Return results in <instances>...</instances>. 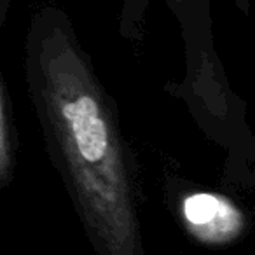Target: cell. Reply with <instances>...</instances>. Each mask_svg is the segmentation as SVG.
I'll list each match as a JSON object with an SVG mask.
<instances>
[{"mask_svg":"<svg viewBox=\"0 0 255 255\" xmlns=\"http://www.w3.org/2000/svg\"><path fill=\"white\" fill-rule=\"evenodd\" d=\"M25 70L47 154L95 254L145 255L135 163L116 102L63 11L33 16Z\"/></svg>","mask_w":255,"mask_h":255,"instance_id":"cell-1","label":"cell"},{"mask_svg":"<svg viewBox=\"0 0 255 255\" xmlns=\"http://www.w3.org/2000/svg\"><path fill=\"white\" fill-rule=\"evenodd\" d=\"M199 0H170V4H173V5H189V4H198ZM203 2H206L208 4V0H203Z\"/></svg>","mask_w":255,"mask_h":255,"instance_id":"cell-5","label":"cell"},{"mask_svg":"<svg viewBox=\"0 0 255 255\" xmlns=\"http://www.w3.org/2000/svg\"><path fill=\"white\" fill-rule=\"evenodd\" d=\"M9 5H11V0H0V28H2L5 18H7Z\"/></svg>","mask_w":255,"mask_h":255,"instance_id":"cell-4","label":"cell"},{"mask_svg":"<svg viewBox=\"0 0 255 255\" xmlns=\"http://www.w3.org/2000/svg\"><path fill=\"white\" fill-rule=\"evenodd\" d=\"M173 210L187 236L203 247H229L247 233V213L220 192L180 189L173 198Z\"/></svg>","mask_w":255,"mask_h":255,"instance_id":"cell-2","label":"cell"},{"mask_svg":"<svg viewBox=\"0 0 255 255\" xmlns=\"http://www.w3.org/2000/svg\"><path fill=\"white\" fill-rule=\"evenodd\" d=\"M9 117L5 91L0 81V189L9 187L16 173V136Z\"/></svg>","mask_w":255,"mask_h":255,"instance_id":"cell-3","label":"cell"}]
</instances>
